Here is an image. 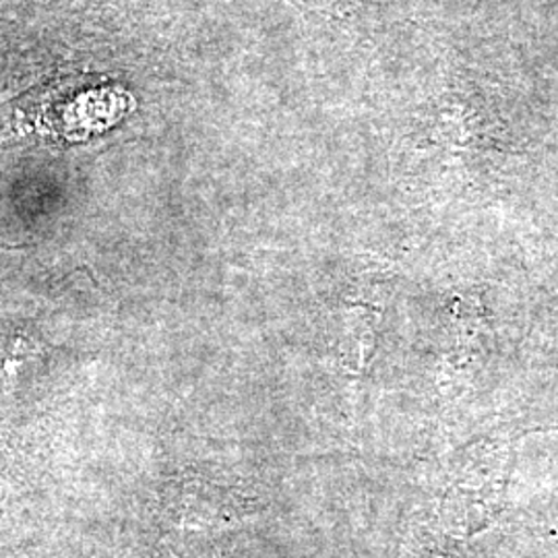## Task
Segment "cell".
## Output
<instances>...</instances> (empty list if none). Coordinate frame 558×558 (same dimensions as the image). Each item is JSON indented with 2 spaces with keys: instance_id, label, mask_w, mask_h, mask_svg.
<instances>
[{
  "instance_id": "cell-1",
  "label": "cell",
  "mask_w": 558,
  "mask_h": 558,
  "mask_svg": "<svg viewBox=\"0 0 558 558\" xmlns=\"http://www.w3.org/2000/svg\"><path fill=\"white\" fill-rule=\"evenodd\" d=\"M15 108L38 133L83 140L119 119L126 108V96L112 85L62 83L34 89Z\"/></svg>"
}]
</instances>
